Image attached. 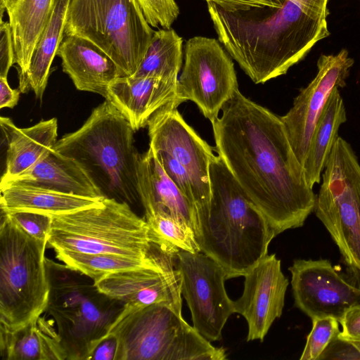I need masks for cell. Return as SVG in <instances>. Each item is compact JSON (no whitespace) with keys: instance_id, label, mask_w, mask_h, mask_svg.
<instances>
[{"instance_id":"obj_1","label":"cell","mask_w":360,"mask_h":360,"mask_svg":"<svg viewBox=\"0 0 360 360\" xmlns=\"http://www.w3.org/2000/svg\"><path fill=\"white\" fill-rule=\"evenodd\" d=\"M211 122L218 155L276 235L303 226L316 195L281 117L236 89Z\"/></svg>"},{"instance_id":"obj_2","label":"cell","mask_w":360,"mask_h":360,"mask_svg":"<svg viewBox=\"0 0 360 360\" xmlns=\"http://www.w3.org/2000/svg\"><path fill=\"white\" fill-rule=\"evenodd\" d=\"M328 0H282L280 6L228 12L207 2L220 43L255 84L285 75L327 37Z\"/></svg>"},{"instance_id":"obj_3","label":"cell","mask_w":360,"mask_h":360,"mask_svg":"<svg viewBox=\"0 0 360 360\" xmlns=\"http://www.w3.org/2000/svg\"><path fill=\"white\" fill-rule=\"evenodd\" d=\"M210 202L197 214L196 240L228 278L243 276L267 255L277 235L219 155L210 163Z\"/></svg>"},{"instance_id":"obj_4","label":"cell","mask_w":360,"mask_h":360,"mask_svg":"<svg viewBox=\"0 0 360 360\" xmlns=\"http://www.w3.org/2000/svg\"><path fill=\"white\" fill-rule=\"evenodd\" d=\"M134 132L125 117L105 100L80 128L58 140L53 149L79 162L105 198L131 207L141 205Z\"/></svg>"},{"instance_id":"obj_5","label":"cell","mask_w":360,"mask_h":360,"mask_svg":"<svg viewBox=\"0 0 360 360\" xmlns=\"http://www.w3.org/2000/svg\"><path fill=\"white\" fill-rule=\"evenodd\" d=\"M45 263L49 295L44 314L54 321L66 360H90L125 304L65 264L47 257Z\"/></svg>"},{"instance_id":"obj_6","label":"cell","mask_w":360,"mask_h":360,"mask_svg":"<svg viewBox=\"0 0 360 360\" xmlns=\"http://www.w3.org/2000/svg\"><path fill=\"white\" fill-rule=\"evenodd\" d=\"M116 339L114 360H225L216 347L165 304H125L108 337Z\"/></svg>"},{"instance_id":"obj_7","label":"cell","mask_w":360,"mask_h":360,"mask_svg":"<svg viewBox=\"0 0 360 360\" xmlns=\"http://www.w3.org/2000/svg\"><path fill=\"white\" fill-rule=\"evenodd\" d=\"M51 217L47 245L55 252L149 255L147 221L127 202L104 198L98 205Z\"/></svg>"},{"instance_id":"obj_8","label":"cell","mask_w":360,"mask_h":360,"mask_svg":"<svg viewBox=\"0 0 360 360\" xmlns=\"http://www.w3.org/2000/svg\"><path fill=\"white\" fill-rule=\"evenodd\" d=\"M47 243L27 234L1 212L0 329L15 332L44 313L49 295Z\"/></svg>"},{"instance_id":"obj_9","label":"cell","mask_w":360,"mask_h":360,"mask_svg":"<svg viewBox=\"0 0 360 360\" xmlns=\"http://www.w3.org/2000/svg\"><path fill=\"white\" fill-rule=\"evenodd\" d=\"M154 32L136 0H70L64 35L91 41L114 61L122 76H131Z\"/></svg>"},{"instance_id":"obj_10","label":"cell","mask_w":360,"mask_h":360,"mask_svg":"<svg viewBox=\"0 0 360 360\" xmlns=\"http://www.w3.org/2000/svg\"><path fill=\"white\" fill-rule=\"evenodd\" d=\"M314 212L360 278V164L350 144L339 136L322 174Z\"/></svg>"},{"instance_id":"obj_11","label":"cell","mask_w":360,"mask_h":360,"mask_svg":"<svg viewBox=\"0 0 360 360\" xmlns=\"http://www.w3.org/2000/svg\"><path fill=\"white\" fill-rule=\"evenodd\" d=\"M238 89L233 63L215 39L197 36L186 41L177 84L179 104L194 102L212 122Z\"/></svg>"},{"instance_id":"obj_12","label":"cell","mask_w":360,"mask_h":360,"mask_svg":"<svg viewBox=\"0 0 360 360\" xmlns=\"http://www.w3.org/2000/svg\"><path fill=\"white\" fill-rule=\"evenodd\" d=\"M175 265L181 276V295L191 314L193 326L210 342L221 339L232 314L233 300L226 291L224 268L202 252L179 250Z\"/></svg>"},{"instance_id":"obj_13","label":"cell","mask_w":360,"mask_h":360,"mask_svg":"<svg viewBox=\"0 0 360 360\" xmlns=\"http://www.w3.org/2000/svg\"><path fill=\"white\" fill-rule=\"evenodd\" d=\"M178 106L169 103L150 118L149 146L167 153L186 169L193 184L198 214L210 205V167L215 155L213 148L185 122Z\"/></svg>"},{"instance_id":"obj_14","label":"cell","mask_w":360,"mask_h":360,"mask_svg":"<svg viewBox=\"0 0 360 360\" xmlns=\"http://www.w3.org/2000/svg\"><path fill=\"white\" fill-rule=\"evenodd\" d=\"M295 305L311 319L338 321L360 305V284L342 274L328 259H296L289 267Z\"/></svg>"},{"instance_id":"obj_15","label":"cell","mask_w":360,"mask_h":360,"mask_svg":"<svg viewBox=\"0 0 360 360\" xmlns=\"http://www.w3.org/2000/svg\"><path fill=\"white\" fill-rule=\"evenodd\" d=\"M354 63L346 49L335 55L322 54L317 61L316 75L300 90L290 110L281 117L291 148L302 167L328 100L335 87L345 86Z\"/></svg>"},{"instance_id":"obj_16","label":"cell","mask_w":360,"mask_h":360,"mask_svg":"<svg viewBox=\"0 0 360 360\" xmlns=\"http://www.w3.org/2000/svg\"><path fill=\"white\" fill-rule=\"evenodd\" d=\"M176 254L161 248L153 264L108 274L94 283L100 291L124 304H165L181 313V276L175 265Z\"/></svg>"},{"instance_id":"obj_17","label":"cell","mask_w":360,"mask_h":360,"mask_svg":"<svg viewBox=\"0 0 360 360\" xmlns=\"http://www.w3.org/2000/svg\"><path fill=\"white\" fill-rule=\"evenodd\" d=\"M242 295L233 301L234 313L247 321V341H263L274 321L280 318L289 284L275 254L266 255L243 276Z\"/></svg>"},{"instance_id":"obj_18","label":"cell","mask_w":360,"mask_h":360,"mask_svg":"<svg viewBox=\"0 0 360 360\" xmlns=\"http://www.w3.org/2000/svg\"><path fill=\"white\" fill-rule=\"evenodd\" d=\"M178 82L153 77L120 76L108 86L105 100L138 131L161 108L176 99Z\"/></svg>"},{"instance_id":"obj_19","label":"cell","mask_w":360,"mask_h":360,"mask_svg":"<svg viewBox=\"0 0 360 360\" xmlns=\"http://www.w3.org/2000/svg\"><path fill=\"white\" fill-rule=\"evenodd\" d=\"M137 181L145 216L155 214L169 216L187 224L195 234L198 229L195 206L168 177L150 147L139 154Z\"/></svg>"},{"instance_id":"obj_20","label":"cell","mask_w":360,"mask_h":360,"mask_svg":"<svg viewBox=\"0 0 360 360\" xmlns=\"http://www.w3.org/2000/svg\"><path fill=\"white\" fill-rule=\"evenodd\" d=\"M56 55L77 90L106 98L110 84L122 73L114 61L98 46L77 35H64Z\"/></svg>"},{"instance_id":"obj_21","label":"cell","mask_w":360,"mask_h":360,"mask_svg":"<svg viewBox=\"0 0 360 360\" xmlns=\"http://www.w3.org/2000/svg\"><path fill=\"white\" fill-rule=\"evenodd\" d=\"M0 124L8 146L0 183L4 184L31 169L53 149L58 141V120L53 117L18 128L10 118L1 116Z\"/></svg>"},{"instance_id":"obj_22","label":"cell","mask_w":360,"mask_h":360,"mask_svg":"<svg viewBox=\"0 0 360 360\" xmlns=\"http://www.w3.org/2000/svg\"><path fill=\"white\" fill-rule=\"evenodd\" d=\"M8 183L29 184L92 198H105L79 162L53 149L31 169L6 184Z\"/></svg>"},{"instance_id":"obj_23","label":"cell","mask_w":360,"mask_h":360,"mask_svg":"<svg viewBox=\"0 0 360 360\" xmlns=\"http://www.w3.org/2000/svg\"><path fill=\"white\" fill-rule=\"evenodd\" d=\"M1 212L63 214L99 205L102 200L20 183L0 185Z\"/></svg>"},{"instance_id":"obj_24","label":"cell","mask_w":360,"mask_h":360,"mask_svg":"<svg viewBox=\"0 0 360 360\" xmlns=\"http://www.w3.org/2000/svg\"><path fill=\"white\" fill-rule=\"evenodd\" d=\"M4 360H66L54 321L39 316L15 332L0 329Z\"/></svg>"},{"instance_id":"obj_25","label":"cell","mask_w":360,"mask_h":360,"mask_svg":"<svg viewBox=\"0 0 360 360\" xmlns=\"http://www.w3.org/2000/svg\"><path fill=\"white\" fill-rule=\"evenodd\" d=\"M70 2V0H55L47 24L32 52L29 68L19 77L21 93L32 90L36 98L41 100L51 63L64 37Z\"/></svg>"},{"instance_id":"obj_26","label":"cell","mask_w":360,"mask_h":360,"mask_svg":"<svg viewBox=\"0 0 360 360\" xmlns=\"http://www.w3.org/2000/svg\"><path fill=\"white\" fill-rule=\"evenodd\" d=\"M55 0H18L7 11L19 77L28 68L34 49L52 12Z\"/></svg>"},{"instance_id":"obj_27","label":"cell","mask_w":360,"mask_h":360,"mask_svg":"<svg viewBox=\"0 0 360 360\" xmlns=\"http://www.w3.org/2000/svg\"><path fill=\"white\" fill-rule=\"evenodd\" d=\"M346 121L343 99L338 87H335L316 123L302 165L306 181L311 188L320 183L340 127Z\"/></svg>"},{"instance_id":"obj_28","label":"cell","mask_w":360,"mask_h":360,"mask_svg":"<svg viewBox=\"0 0 360 360\" xmlns=\"http://www.w3.org/2000/svg\"><path fill=\"white\" fill-rule=\"evenodd\" d=\"M182 43V38L173 29L155 31L134 76L153 77L178 82L183 59Z\"/></svg>"},{"instance_id":"obj_29","label":"cell","mask_w":360,"mask_h":360,"mask_svg":"<svg viewBox=\"0 0 360 360\" xmlns=\"http://www.w3.org/2000/svg\"><path fill=\"white\" fill-rule=\"evenodd\" d=\"M149 255L138 259L110 254H86L57 252V259L96 281L108 274L142 268L153 264L161 247L150 242Z\"/></svg>"},{"instance_id":"obj_30","label":"cell","mask_w":360,"mask_h":360,"mask_svg":"<svg viewBox=\"0 0 360 360\" xmlns=\"http://www.w3.org/2000/svg\"><path fill=\"white\" fill-rule=\"evenodd\" d=\"M151 243L173 252H200L194 230L187 224L165 214L145 216Z\"/></svg>"},{"instance_id":"obj_31","label":"cell","mask_w":360,"mask_h":360,"mask_svg":"<svg viewBox=\"0 0 360 360\" xmlns=\"http://www.w3.org/2000/svg\"><path fill=\"white\" fill-rule=\"evenodd\" d=\"M338 321L333 317L312 320V329L307 338L300 360H319L328 347L338 336Z\"/></svg>"},{"instance_id":"obj_32","label":"cell","mask_w":360,"mask_h":360,"mask_svg":"<svg viewBox=\"0 0 360 360\" xmlns=\"http://www.w3.org/2000/svg\"><path fill=\"white\" fill-rule=\"evenodd\" d=\"M148 23L153 27L171 28L179 8L174 0H136Z\"/></svg>"},{"instance_id":"obj_33","label":"cell","mask_w":360,"mask_h":360,"mask_svg":"<svg viewBox=\"0 0 360 360\" xmlns=\"http://www.w3.org/2000/svg\"><path fill=\"white\" fill-rule=\"evenodd\" d=\"M342 330L340 331L338 338L345 342L350 348L351 352L346 351L337 354L334 359H340L343 354L354 356L358 354L360 356V305L353 307L344 314L339 321ZM353 357V356H352Z\"/></svg>"},{"instance_id":"obj_34","label":"cell","mask_w":360,"mask_h":360,"mask_svg":"<svg viewBox=\"0 0 360 360\" xmlns=\"http://www.w3.org/2000/svg\"><path fill=\"white\" fill-rule=\"evenodd\" d=\"M4 214H6L18 226L27 234L35 238L48 241L52 223L51 216L32 212H15Z\"/></svg>"},{"instance_id":"obj_35","label":"cell","mask_w":360,"mask_h":360,"mask_svg":"<svg viewBox=\"0 0 360 360\" xmlns=\"http://www.w3.org/2000/svg\"><path fill=\"white\" fill-rule=\"evenodd\" d=\"M153 150L168 177L195 205L193 184L186 169L167 153Z\"/></svg>"},{"instance_id":"obj_36","label":"cell","mask_w":360,"mask_h":360,"mask_svg":"<svg viewBox=\"0 0 360 360\" xmlns=\"http://www.w3.org/2000/svg\"><path fill=\"white\" fill-rule=\"evenodd\" d=\"M15 63L14 44L9 22H0V77H7L8 71Z\"/></svg>"},{"instance_id":"obj_37","label":"cell","mask_w":360,"mask_h":360,"mask_svg":"<svg viewBox=\"0 0 360 360\" xmlns=\"http://www.w3.org/2000/svg\"><path fill=\"white\" fill-rule=\"evenodd\" d=\"M228 12L246 11L252 8L278 7L282 0H205Z\"/></svg>"},{"instance_id":"obj_38","label":"cell","mask_w":360,"mask_h":360,"mask_svg":"<svg viewBox=\"0 0 360 360\" xmlns=\"http://www.w3.org/2000/svg\"><path fill=\"white\" fill-rule=\"evenodd\" d=\"M21 91L18 89H12L7 77H0V108H14L18 103Z\"/></svg>"},{"instance_id":"obj_39","label":"cell","mask_w":360,"mask_h":360,"mask_svg":"<svg viewBox=\"0 0 360 360\" xmlns=\"http://www.w3.org/2000/svg\"><path fill=\"white\" fill-rule=\"evenodd\" d=\"M116 349V339L113 337L108 336L96 347L91 359L114 360Z\"/></svg>"},{"instance_id":"obj_40","label":"cell","mask_w":360,"mask_h":360,"mask_svg":"<svg viewBox=\"0 0 360 360\" xmlns=\"http://www.w3.org/2000/svg\"><path fill=\"white\" fill-rule=\"evenodd\" d=\"M18 0H0L1 16L3 17L4 11H8L13 8Z\"/></svg>"}]
</instances>
